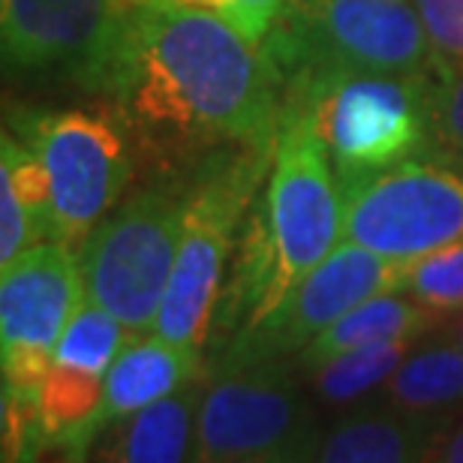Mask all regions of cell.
Returning <instances> with one entry per match:
<instances>
[{"label": "cell", "instance_id": "1", "mask_svg": "<svg viewBox=\"0 0 463 463\" xmlns=\"http://www.w3.org/2000/svg\"><path fill=\"white\" fill-rule=\"evenodd\" d=\"M94 90L160 172L277 147L283 88L259 45L211 9L136 4Z\"/></svg>", "mask_w": 463, "mask_h": 463}, {"label": "cell", "instance_id": "2", "mask_svg": "<svg viewBox=\"0 0 463 463\" xmlns=\"http://www.w3.org/2000/svg\"><path fill=\"white\" fill-rule=\"evenodd\" d=\"M259 49L283 97L335 76L439 72L412 0H286Z\"/></svg>", "mask_w": 463, "mask_h": 463}, {"label": "cell", "instance_id": "3", "mask_svg": "<svg viewBox=\"0 0 463 463\" xmlns=\"http://www.w3.org/2000/svg\"><path fill=\"white\" fill-rule=\"evenodd\" d=\"M244 235L265 265L262 307L244 328L277 310L313 268L344 244V193L304 99H283L268 187L262 205L250 208Z\"/></svg>", "mask_w": 463, "mask_h": 463}, {"label": "cell", "instance_id": "4", "mask_svg": "<svg viewBox=\"0 0 463 463\" xmlns=\"http://www.w3.org/2000/svg\"><path fill=\"white\" fill-rule=\"evenodd\" d=\"M274 151L277 147H232L208 156L184 178L187 208L181 244L154 335L202 355L235 232L250 214L259 181L274 163Z\"/></svg>", "mask_w": 463, "mask_h": 463}, {"label": "cell", "instance_id": "5", "mask_svg": "<svg viewBox=\"0 0 463 463\" xmlns=\"http://www.w3.org/2000/svg\"><path fill=\"white\" fill-rule=\"evenodd\" d=\"M187 184L154 181L94 226L79 247L88 301L109 310L133 337L154 335L181 244Z\"/></svg>", "mask_w": 463, "mask_h": 463}, {"label": "cell", "instance_id": "6", "mask_svg": "<svg viewBox=\"0 0 463 463\" xmlns=\"http://www.w3.org/2000/svg\"><path fill=\"white\" fill-rule=\"evenodd\" d=\"M433 76H335L286 94L304 99L337 181L430 154Z\"/></svg>", "mask_w": 463, "mask_h": 463}, {"label": "cell", "instance_id": "7", "mask_svg": "<svg viewBox=\"0 0 463 463\" xmlns=\"http://www.w3.org/2000/svg\"><path fill=\"white\" fill-rule=\"evenodd\" d=\"M18 138L40 156L52 181V241L79 247L112 211L136 172V147L115 112H24Z\"/></svg>", "mask_w": 463, "mask_h": 463}, {"label": "cell", "instance_id": "8", "mask_svg": "<svg viewBox=\"0 0 463 463\" xmlns=\"http://www.w3.org/2000/svg\"><path fill=\"white\" fill-rule=\"evenodd\" d=\"M344 193V241L415 262L463 238V165L424 154L364 178L337 181Z\"/></svg>", "mask_w": 463, "mask_h": 463}, {"label": "cell", "instance_id": "9", "mask_svg": "<svg viewBox=\"0 0 463 463\" xmlns=\"http://www.w3.org/2000/svg\"><path fill=\"white\" fill-rule=\"evenodd\" d=\"M88 301L79 256L45 241L0 268L4 392L33 401L63 331Z\"/></svg>", "mask_w": 463, "mask_h": 463}, {"label": "cell", "instance_id": "10", "mask_svg": "<svg viewBox=\"0 0 463 463\" xmlns=\"http://www.w3.org/2000/svg\"><path fill=\"white\" fill-rule=\"evenodd\" d=\"M410 265L392 262L352 241H344L326 262H319L277 304V310L268 313L253 328L238 331L217 367L286 358L292 352H301L358 304L385 292H403Z\"/></svg>", "mask_w": 463, "mask_h": 463}, {"label": "cell", "instance_id": "11", "mask_svg": "<svg viewBox=\"0 0 463 463\" xmlns=\"http://www.w3.org/2000/svg\"><path fill=\"white\" fill-rule=\"evenodd\" d=\"M310 419L283 358L217 367L199 403L193 463H253Z\"/></svg>", "mask_w": 463, "mask_h": 463}, {"label": "cell", "instance_id": "12", "mask_svg": "<svg viewBox=\"0 0 463 463\" xmlns=\"http://www.w3.org/2000/svg\"><path fill=\"white\" fill-rule=\"evenodd\" d=\"M136 0H0L4 63L15 72H72L90 88Z\"/></svg>", "mask_w": 463, "mask_h": 463}, {"label": "cell", "instance_id": "13", "mask_svg": "<svg viewBox=\"0 0 463 463\" xmlns=\"http://www.w3.org/2000/svg\"><path fill=\"white\" fill-rule=\"evenodd\" d=\"M196 379H202L199 352L175 346L160 335L133 337L106 373L99 428H112Z\"/></svg>", "mask_w": 463, "mask_h": 463}, {"label": "cell", "instance_id": "14", "mask_svg": "<svg viewBox=\"0 0 463 463\" xmlns=\"http://www.w3.org/2000/svg\"><path fill=\"white\" fill-rule=\"evenodd\" d=\"M205 394L202 379L97 437L94 463H193L196 419Z\"/></svg>", "mask_w": 463, "mask_h": 463}, {"label": "cell", "instance_id": "15", "mask_svg": "<svg viewBox=\"0 0 463 463\" xmlns=\"http://www.w3.org/2000/svg\"><path fill=\"white\" fill-rule=\"evenodd\" d=\"M449 428L379 401L344 415L322 439L317 463H424Z\"/></svg>", "mask_w": 463, "mask_h": 463}, {"label": "cell", "instance_id": "16", "mask_svg": "<svg viewBox=\"0 0 463 463\" xmlns=\"http://www.w3.org/2000/svg\"><path fill=\"white\" fill-rule=\"evenodd\" d=\"M383 403L437 424L463 419V349L455 331L412 346L383 385Z\"/></svg>", "mask_w": 463, "mask_h": 463}, {"label": "cell", "instance_id": "17", "mask_svg": "<svg viewBox=\"0 0 463 463\" xmlns=\"http://www.w3.org/2000/svg\"><path fill=\"white\" fill-rule=\"evenodd\" d=\"M442 326V313L424 307L421 301L410 298L406 292L376 295L346 317H340L335 326H328L317 340L298 352L301 370H317L326 361L344 355L349 349L385 344V340H421L433 328Z\"/></svg>", "mask_w": 463, "mask_h": 463}, {"label": "cell", "instance_id": "18", "mask_svg": "<svg viewBox=\"0 0 463 463\" xmlns=\"http://www.w3.org/2000/svg\"><path fill=\"white\" fill-rule=\"evenodd\" d=\"M106 376L88 373V370L54 364L45 373L40 394H36V412L45 442H61L70 449H88L103 433L99 428V410H103Z\"/></svg>", "mask_w": 463, "mask_h": 463}, {"label": "cell", "instance_id": "19", "mask_svg": "<svg viewBox=\"0 0 463 463\" xmlns=\"http://www.w3.org/2000/svg\"><path fill=\"white\" fill-rule=\"evenodd\" d=\"M419 340H385V344H370L349 349L344 355L326 361L322 367L310 370L313 392L328 406H349L361 401L364 394L376 392L388 383V376L403 364L412 346Z\"/></svg>", "mask_w": 463, "mask_h": 463}, {"label": "cell", "instance_id": "20", "mask_svg": "<svg viewBox=\"0 0 463 463\" xmlns=\"http://www.w3.org/2000/svg\"><path fill=\"white\" fill-rule=\"evenodd\" d=\"M129 340H133V335L120 326L112 313L97 307L94 301H85L76 317H72L67 331H63L58 346H54L52 361L54 364H70L88 370V373L106 376Z\"/></svg>", "mask_w": 463, "mask_h": 463}, {"label": "cell", "instance_id": "21", "mask_svg": "<svg viewBox=\"0 0 463 463\" xmlns=\"http://www.w3.org/2000/svg\"><path fill=\"white\" fill-rule=\"evenodd\" d=\"M403 292L442 317L463 310V238L437 253L415 259Z\"/></svg>", "mask_w": 463, "mask_h": 463}, {"label": "cell", "instance_id": "22", "mask_svg": "<svg viewBox=\"0 0 463 463\" xmlns=\"http://www.w3.org/2000/svg\"><path fill=\"white\" fill-rule=\"evenodd\" d=\"M430 154L463 163V67L439 70L433 79Z\"/></svg>", "mask_w": 463, "mask_h": 463}, {"label": "cell", "instance_id": "23", "mask_svg": "<svg viewBox=\"0 0 463 463\" xmlns=\"http://www.w3.org/2000/svg\"><path fill=\"white\" fill-rule=\"evenodd\" d=\"M439 70L463 67V0H412Z\"/></svg>", "mask_w": 463, "mask_h": 463}, {"label": "cell", "instance_id": "24", "mask_svg": "<svg viewBox=\"0 0 463 463\" xmlns=\"http://www.w3.org/2000/svg\"><path fill=\"white\" fill-rule=\"evenodd\" d=\"M229 15L226 22L244 36L247 43L262 45L271 33V27L280 18L286 0H226Z\"/></svg>", "mask_w": 463, "mask_h": 463}, {"label": "cell", "instance_id": "25", "mask_svg": "<svg viewBox=\"0 0 463 463\" xmlns=\"http://www.w3.org/2000/svg\"><path fill=\"white\" fill-rule=\"evenodd\" d=\"M319 446L322 442H319V433H317V421H313V415H310V419L304 421L289 439H283L280 446L271 449L268 455H262L253 463H317Z\"/></svg>", "mask_w": 463, "mask_h": 463}, {"label": "cell", "instance_id": "26", "mask_svg": "<svg viewBox=\"0 0 463 463\" xmlns=\"http://www.w3.org/2000/svg\"><path fill=\"white\" fill-rule=\"evenodd\" d=\"M424 463H463V419L451 424Z\"/></svg>", "mask_w": 463, "mask_h": 463}, {"label": "cell", "instance_id": "27", "mask_svg": "<svg viewBox=\"0 0 463 463\" xmlns=\"http://www.w3.org/2000/svg\"><path fill=\"white\" fill-rule=\"evenodd\" d=\"M136 4H169V6H193V9H211L217 15H229L226 0H136Z\"/></svg>", "mask_w": 463, "mask_h": 463}, {"label": "cell", "instance_id": "28", "mask_svg": "<svg viewBox=\"0 0 463 463\" xmlns=\"http://www.w3.org/2000/svg\"><path fill=\"white\" fill-rule=\"evenodd\" d=\"M455 337H458V344H460V349H463V317L458 319V328H455Z\"/></svg>", "mask_w": 463, "mask_h": 463}, {"label": "cell", "instance_id": "29", "mask_svg": "<svg viewBox=\"0 0 463 463\" xmlns=\"http://www.w3.org/2000/svg\"><path fill=\"white\" fill-rule=\"evenodd\" d=\"M63 463H70V460H63Z\"/></svg>", "mask_w": 463, "mask_h": 463}]
</instances>
